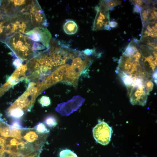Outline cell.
<instances>
[{
  "mask_svg": "<svg viewBox=\"0 0 157 157\" xmlns=\"http://www.w3.org/2000/svg\"><path fill=\"white\" fill-rule=\"evenodd\" d=\"M144 88L145 92L147 95L152 91L154 87V83L151 80H147L144 83Z\"/></svg>",
  "mask_w": 157,
  "mask_h": 157,
  "instance_id": "obj_19",
  "label": "cell"
},
{
  "mask_svg": "<svg viewBox=\"0 0 157 157\" xmlns=\"http://www.w3.org/2000/svg\"><path fill=\"white\" fill-rule=\"evenodd\" d=\"M22 60L18 58L15 59L13 62V64L16 67H19L21 65Z\"/></svg>",
  "mask_w": 157,
  "mask_h": 157,
  "instance_id": "obj_23",
  "label": "cell"
},
{
  "mask_svg": "<svg viewBox=\"0 0 157 157\" xmlns=\"http://www.w3.org/2000/svg\"><path fill=\"white\" fill-rule=\"evenodd\" d=\"M133 10L135 13H139L141 11L142 9L140 7L135 5L133 7Z\"/></svg>",
  "mask_w": 157,
  "mask_h": 157,
  "instance_id": "obj_26",
  "label": "cell"
},
{
  "mask_svg": "<svg viewBox=\"0 0 157 157\" xmlns=\"http://www.w3.org/2000/svg\"><path fill=\"white\" fill-rule=\"evenodd\" d=\"M4 157H17L12 154H9L7 155V156H5Z\"/></svg>",
  "mask_w": 157,
  "mask_h": 157,
  "instance_id": "obj_34",
  "label": "cell"
},
{
  "mask_svg": "<svg viewBox=\"0 0 157 157\" xmlns=\"http://www.w3.org/2000/svg\"><path fill=\"white\" fill-rule=\"evenodd\" d=\"M39 102L42 106H47L51 103L50 99L48 97L43 96L39 100Z\"/></svg>",
  "mask_w": 157,
  "mask_h": 157,
  "instance_id": "obj_21",
  "label": "cell"
},
{
  "mask_svg": "<svg viewBox=\"0 0 157 157\" xmlns=\"http://www.w3.org/2000/svg\"><path fill=\"white\" fill-rule=\"evenodd\" d=\"M5 43L21 60H27L34 54L33 43L28 36L19 33L8 37Z\"/></svg>",
  "mask_w": 157,
  "mask_h": 157,
  "instance_id": "obj_2",
  "label": "cell"
},
{
  "mask_svg": "<svg viewBox=\"0 0 157 157\" xmlns=\"http://www.w3.org/2000/svg\"><path fill=\"white\" fill-rule=\"evenodd\" d=\"M78 29V27L76 24L72 20H67L63 26L64 31L68 35L75 34L77 32Z\"/></svg>",
  "mask_w": 157,
  "mask_h": 157,
  "instance_id": "obj_13",
  "label": "cell"
},
{
  "mask_svg": "<svg viewBox=\"0 0 157 157\" xmlns=\"http://www.w3.org/2000/svg\"><path fill=\"white\" fill-rule=\"evenodd\" d=\"M10 126L12 129H18L22 128L20 122L17 120L13 121Z\"/></svg>",
  "mask_w": 157,
  "mask_h": 157,
  "instance_id": "obj_22",
  "label": "cell"
},
{
  "mask_svg": "<svg viewBox=\"0 0 157 157\" xmlns=\"http://www.w3.org/2000/svg\"><path fill=\"white\" fill-rule=\"evenodd\" d=\"M91 63L87 56L83 52L77 51L68 63L62 82L76 88L79 76Z\"/></svg>",
  "mask_w": 157,
  "mask_h": 157,
  "instance_id": "obj_1",
  "label": "cell"
},
{
  "mask_svg": "<svg viewBox=\"0 0 157 157\" xmlns=\"http://www.w3.org/2000/svg\"><path fill=\"white\" fill-rule=\"evenodd\" d=\"M146 28L149 32H151L152 31L151 28L149 25L148 24L146 26Z\"/></svg>",
  "mask_w": 157,
  "mask_h": 157,
  "instance_id": "obj_33",
  "label": "cell"
},
{
  "mask_svg": "<svg viewBox=\"0 0 157 157\" xmlns=\"http://www.w3.org/2000/svg\"><path fill=\"white\" fill-rule=\"evenodd\" d=\"M31 0L0 1V8L10 17L19 15L28 12Z\"/></svg>",
  "mask_w": 157,
  "mask_h": 157,
  "instance_id": "obj_5",
  "label": "cell"
},
{
  "mask_svg": "<svg viewBox=\"0 0 157 157\" xmlns=\"http://www.w3.org/2000/svg\"><path fill=\"white\" fill-rule=\"evenodd\" d=\"M85 100L80 96H75L67 102L58 104L56 110L62 116H68L77 110Z\"/></svg>",
  "mask_w": 157,
  "mask_h": 157,
  "instance_id": "obj_9",
  "label": "cell"
},
{
  "mask_svg": "<svg viewBox=\"0 0 157 157\" xmlns=\"http://www.w3.org/2000/svg\"><path fill=\"white\" fill-rule=\"evenodd\" d=\"M127 87L129 94L130 102L132 104L142 106L146 105L147 95L145 92L144 85Z\"/></svg>",
  "mask_w": 157,
  "mask_h": 157,
  "instance_id": "obj_10",
  "label": "cell"
},
{
  "mask_svg": "<svg viewBox=\"0 0 157 157\" xmlns=\"http://www.w3.org/2000/svg\"><path fill=\"white\" fill-rule=\"evenodd\" d=\"M10 17L1 11L0 13V41L4 43L6 38L13 34Z\"/></svg>",
  "mask_w": 157,
  "mask_h": 157,
  "instance_id": "obj_12",
  "label": "cell"
},
{
  "mask_svg": "<svg viewBox=\"0 0 157 157\" xmlns=\"http://www.w3.org/2000/svg\"><path fill=\"white\" fill-rule=\"evenodd\" d=\"M153 12L154 13V14L155 15V16L156 17H157V12L156 11L154 10L153 11Z\"/></svg>",
  "mask_w": 157,
  "mask_h": 157,
  "instance_id": "obj_35",
  "label": "cell"
},
{
  "mask_svg": "<svg viewBox=\"0 0 157 157\" xmlns=\"http://www.w3.org/2000/svg\"><path fill=\"white\" fill-rule=\"evenodd\" d=\"M118 23L114 21H112L109 22V25L110 27L112 28L116 27L118 26Z\"/></svg>",
  "mask_w": 157,
  "mask_h": 157,
  "instance_id": "obj_27",
  "label": "cell"
},
{
  "mask_svg": "<svg viewBox=\"0 0 157 157\" xmlns=\"http://www.w3.org/2000/svg\"><path fill=\"white\" fill-rule=\"evenodd\" d=\"M147 15H148L146 10H144L142 12V19L143 22H144L147 20Z\"/></svg>",
  "mask_w": 157,
  "mask_h": 157,
  "instance_id": "obj_24",
  "label": "cell"
},
{
  "mask_svg": "<svg viewBox=\"0 0 157 157\" xmlns=\"http://www.w3.org/2000/svg\"><path fill=\"white\" fill-rule=\"evenodd\" d=\"M34 127L36 131L39 133L46 134L48 133L49 131V130L42 123L39 122Z\"/></svg>",
  "mask_w": 157,
  "mask_h": 157,
  "instance_id": "obj_17",
  "label": "cell"
},
{
  "mask_svg": "<svg viewBox=\"0 0 157 157\" xmlns=\"http://www.w3.org/2000/svg\"><path fill=\"white\" fill-rule=\"evenodd\" d=\"M151 16L149 17V19L150 20H152L155 18V16L153 12L151 13Z\"/></svg>",
  "mask_w": 157,
  "mask_h": 157,
  "instance_id": "obj_31",
  "label": "cell"
},
{
  "mask_svg": "<svg viewBox=\"0 0 157 157\" xmlns=\"http://www.w3.org/2000/svg\"><path fill=\"white\" fill-rule=\"evenodd\" d=\"M93 137L98 143L106 145L109 143L111 138L112 128L106 122L101 121L92 129Z\"/></svg>",
  "mask_w": 157,
  "mask_h": 157,
  "instance_id": "obj_8",
  "label": "cell"
},
{
  "mask_svg": "<svg viewBox=\"0 0 157 157\" xmlns=\"http://www.w3.org/2000/svg\"><path fill=\"white\" fill-rule=\"evenodd\" d=\"M24 114L23 110L17 107H13L10 109L9 115L11 117L14 118H19Z\"/></svg>",
  "mask_w": 157,
  "mask_h": 157,
  "instance_id": "obj_15",
  "label": "cell"
},
{
  "mask_svg": "<svg viewBox=\"0 0 157 157\" xmlns=\"http://www.w3.org/2000/svg\"><path fill=\"white\" fill-rule=\"evenodd\" d=\"M10 22L13 34L19 33L25 35L34 28L28 12L10 17Z\"/></svg>",
  "mask_w": 157,
  "mask_h": 157,
  "instance_id": "obj_6",
  "label": "cell"
},
{
  "mask_svg": "<svg viewBox=\"0 0 157 157\" xmlns=\"http://www.w3.org/2000/svg\"><path fill=\"white\" fill-rule=\"evenodd\" d=\"M151 29L153 32H157V28L155 26H152Z\"/></svg>",
  "mask_w": 157,
  "mask_h": 157,
  "instance_id": "obj_32",
  "label": "cell"
},
{
  "mask_svg": "<svg viewBox=\"0 0 157 157\" xmlns=\"http://www.w3.org/2000/svg\"><path fill=\"white\" fill-rule=\"evenodd\" d=\"M44 122L47 126L50 127H54L57 124L56 119L52 116L47 117L45 119Z\"/></svg>",
  "mask_w": 157,
  "mask_h": 157,
  "instance_id": "obj_20",
  "label": "cell"
},
{
  "mask_svg": "<svg viewBox=\"0 0 157 157\" xmlns=\"http://www.w3.org/2000/svg\"><path fill=\"white\" fill-rule=\"evenodd\" d=\"M135 5L140 7V6L142 5L143 4V1L142 0H136L133 1Z\"/></svg>",
  "mask_w": 157,
  "mask_h": 157,
  "instance_id": "obj_28",
  "label": "cell"
},
{
  "mask_svg": "<svg viewBox=\"0 0 157 157\" xmlns=\"http://www.w3.org/2000/svg\"><path fill=\"white\" fill-rule=\"evenodd\" d=\"M116 72L127 74L133 78L140 77L146 79L147 76V72L139 61L124 56L119 59Z\"/></svg>",
  "mask_w": 157,
  "mask_h": 157,
  "instance_id": "obj_3",
  "label": "cell"
},
{
  "mask_svg": "<svg viewBox=\"0 0 157 157\" xmlns=\"http://www.w3.org/2000/svg\"><path fill=\"white\" fill-rule=\"evenodd\" d=\"M60 157H78L73 151L68 149L63 150L59 153Z\"/></svg>",
  "mask_w": 157,
  "mask_h": 157,
  "instance_id": "obj_18",
  "label": "cell"
},
{
  "mask_svg": "<svg viewBox=\"0 0 157 157\" xmlns=\"http://www.w3.org/2000/svg\"><path fill=\"white\" fill-rule=\"evenodd\" d=\"M28 12L34 28H46L48 23L45 14L37 0H31Z\"/></svg>",
  "mask_w": 157,
  "mask_h": 157,
  "instance_id": "obj_7",
  "label": "cell"
},
{
  "mask_svg": "<svg viewBox=\"0 0 157 157\" xmlns=\"http://www.w3.org/2000/svg\"><path fill=\"white\" fill-rule=\"evenodd\" d=\"M41 152L40 151L36 152L23 157H40Z\"/></svg>",
  "mask_w": 157,
  "mask_h": 157,
  "instance_id": "obj_25",
  "label": "cell"
},
{
  "mask_svg": "<svg viewBox=\"0 0 157 157\" xmlns=\"http://www.w3.org/2000/svg\"><path fill=\"white\" fill-rule=\"evenodd\" d=\"M153 78L154 79V82L156 83H157V71L156 69L153 72L152 75Z\"/></svg>",
  "mask_w": 157,
  "mask_h": 157,
  "instance_id": "obj_29",
  "label": "cell"
},
{
  "mask_svg": "<svg viewBox=\"0 0 157 157\" xmlns=\"http://www.w3.org/2000/svg\"><path fill=\"white\" fill-rule=\"evenodd\" d=\"M138 51L137 48L135 46L130 44L126 47L123 53V56L128 57H131Z\"/></svg>",
  "mask_w": 157,
  "mask_h": 157,
  "instance_id": "obj_16",
  "label": "cell"
},
{
  "mask_svg": "<svg viewBox=\"0 0 157 157\" xmlns=\"http://www.w3.org/2000/svg\"><path fill=\"white\" fill-rule=\"evenodd\" d=\"M150 35L151 37L154 38L156 37L157 33H155L154 32L151 31L150 33Z\"/></svg>",
  "mask_w": 157,
  "mask_h": 157,
  "instance_id": "obj_30",
  "label": "cell"
},
{
  "mask_svg": "<svg viewBox=\"0 0 157 157\" xmlns=\"http://www.w3.org/2000/svg\"><path fill=\"white\" fill-rule=\"evenodd\" d=\"M97 14L94 22L92 30L98 31L104 29L105 26L109 24V16L108 11L100 6L95 8Z\"/></svg>",
  "mask_w": 157,
  "mask_h": 157,
  "instance_id": "obj_11",
  "label": "cell"
},
{
  "mask_svg": "<svg viewBox=\"0 0 157 157\" xmlns=\"http://www.w3.org/2000/svg\"><path fill=\"white\" fill-rule=\"evenodd\" d=\"M121 1L116 0L102 1H100V5L103 7L105 10L108 11L110 9L119 5Z\"/></svg>",
  "mask_w": 157,
  "mask_h": 157,
  "instance_id": "obj_14",
  "label": "cell"
},
{
  "mask_svg": "<svg viewBox=\"0 0 157 157\" xmlns=\"http://www.w3.org/2000/svg\"><path fill=\"white\" fill-rule=\"evenodd\" d=\"M33 43L34 51L46 49L49 46L51 35L46 28L36 27L26 33Z\"/></svg>",
  "mask_w": 157,
  "mask_h": 157,
  "instance_id": "obj_4",
  "label": "cell"
}]
</instances>
